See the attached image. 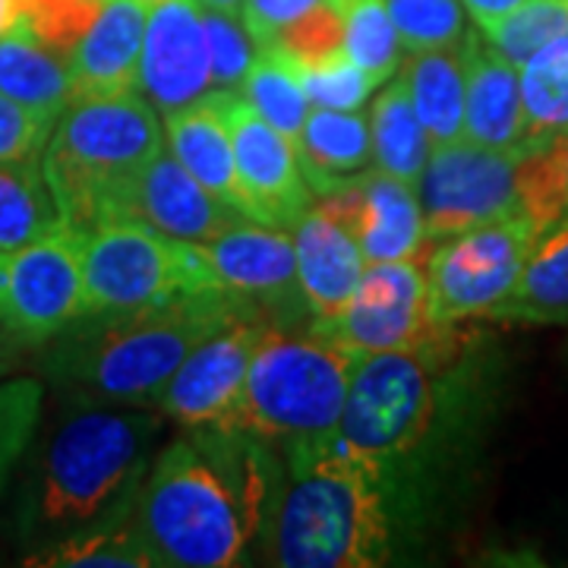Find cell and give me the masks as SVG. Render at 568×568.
Returning <instances> with one entry per match:
<instances>
[{
	"instance_id": "obj_1",
	"label": "cell",
	"mask_w": 568,
	"mask_h": 568,
	"mask_svg": "<svg viewBox=\"0 0 568 568\" xmlns=\"http://www.w3.org/2000/svg\"><path fill=\"white\" fill-rule=\"evenodd\" d=\"M265 446L246 429L193 426L164 448L142 480L133 515L155 566L244 562L278 499Z\"/></svg>"
},
{
	"instance_id": "obj_2",
	"label": "cell",
	"mask_w": 568,
	"mask_h": 568,
	"mask_svg": "<svg viewBox=\"0 0 568 568\" xmlns=\"http://www.w3.org/2000/svg\"><path fill=\"white\" fill-rule=\"evenodd\" d=\"M260 310L241 294L209 287L123 313L80 316L48 342L44 369L80 402L152 405L205 338Z\"/></svg>"
},
{
	"instance_id": "obj_3",
	"label": "cell",
	"mask_w": 568,
	"mask_h": 568,
	"mask_svg": "<svg viewBox=\"0 0 568 568\" xmlns=\"http://www.w3.org/2000/svg\"><path fill=\"white\" fill-rule=\"evenodd\" d=\"M164 414L80 402L44 436L20 496V534L54 544L114 518L136 487Z\"/></svg>"
},
{
	"instance_id": "obj_4",
	"label": "cell",
	"mask_w": 568,
	"mask_h": 568,
	"mask_svg": "<svg viewBox=\"0 0 568 568\" xmlns=\"http://www.w3.org/2000/svg\"><path fill=\"white\" fill-rule=\"evenodd\" d=\"M272 562L284 568H373L388 562L383 462L342 436L291 452V484L272 508Z\"/></svg>"
},
{
	"instance_id": "obj_5",
	"label": "cell",
	"mask_w": 568,
	"mask_h": 568,
	"mask_svg": "<svg viewBox=\"0 0 568 568\" xmlns=\"http://www.w3.org/2000/svg\"><path fill=\"white\" fill-rule=\"evenodd\" d=\"M162 149L159 111L140 89L73 95L41 152L61 222L85 234L118 215L123 190Z\"/></svg>"
},
{
	"instance_id": "obj_6",
	"label": "cell",
	"mask_w": 568,
	"mask_h": 568,
	"mask_svg": "<svg viewBox=\"0 0 568 568\" xmlns=\"http://www.w3.org/2000/svg\"><path fill=\"white\" fill-rule=\"evenodd\" d=\"M354 357L316 332L287 335L268 323L250 361L237 429L291 452L338 436Z\"/></svg>"
},
{
	"instance_id": "obj_7",
	"label": "cell",
	"mask_w": 568,
	"mask_h": 568,
	"mask_svg": "<svg viewBox=\"0 0 568 568\" xmlns=\"http://www.w3.org/2000/svg\"><path fill=\"white\" fill-rule=\"evenodd\" d=\"M458 325L426 347L357 354L347 379L338 436L376 462L407 455L424 443L436 420V376L458 357Z\"/></svg>"
},
{
	"instance_id": "obj_8",
	"label": "cell",
	"mask_w": 568,
	"mask_h": 568,
	"mask_svg": "<svg viewBox=\"0 0 568 568\" xmlns=\"http://www.w3.org/2000/svg\"><path fill=\"white\" fill-rule=\"evenodd\" d=\"M82 316L123 313L222 287L203 246L168 237L152 224L111 215L82 234Z\"/></svg>"
},
{
	"instance_id": "obj_9",
	"label": "cell",
	"mask_w": 568,
	"mask_h": 568,
	"mask_svg": "<svg viewBox=\"0 0 568 568\" xmlns=\"http://www.w3.org/2000/svg\"><path fill=\"white\" fill-rule=\"evenodd\" d=\"M537 234L530 219L515 212L429 246L424 265L433 323L487 320L521 278Z\"/></svg>"
},
{
	"instance_id": "obj_10",
	"label": "cell",
	"mask_w": 568,
	"mask_h": 568,
	"mask_svg": "<svg viewBox=\"0 0 568 568\" xmlns=\"http://www.w3.org/2000/svg\"><path fill=\"white\" fill-rule=\"evenodd\" d=\"M528 152V149H525ZM521 149H487L470 140L436 145L414 183L429 244L518 212L515 174Z\"/></svg>"
},
{
	"instance_id": "obj_11",
	"label": "cell",
	"mask_w": 568,
	"mask_h": 568,
	"mask_svg": "<svg viewBox=\"0 0 568 568\" xmlns=\"http://www.w3.org/2000/svg\"><path fill=\"white\" fill-rule=\"evenodd\" d=\"M82 234L67 224L0 256V323L26 351L82 316Z\"/></svg>"
},
{
	"instance_id": "obj_12",
	"label": "cell",
	"mask_w": 568,
	"mask_h": 568,
	"mask_svg": "<svg viewBox=\"0 0 568 568\" xmlns=\"http://www.w3.org/2000/svg\"><path fill=\"white\" fill-rule=\"evenodd\" d=\"M426 260L366 265L345 310L313 332L351 354L410 351L433 345L448 325H436L426 301Z\"/></svg>"
},
{
	"instance_id": "obj_13",
	"label": "cell",
	"mask_w": 568,
	"mask_h": 568,
	"mask_svg": "<svg viewBox=\"0 0 568 568\" xmlns=\"http://www.w3.org/2000/svg\"><path fill=\"white\" fill-rule=\"evenodd\" d=\"M268 323H272L268 313L260 310L205 338L178 366V373L168 379V386L159 392L152 407H159L168 420L181 424L183 429L193 426L237 429L250 361Z\"/></svg>"
},
{
	"instance_id": "obj_14",
	"label": "cell",
	"mask_w": 568,
	"mask_h": 568,
	"mask_svg": "<svg viewBox=\"0 0 568 568\" xmlns=\"http://www.w3.org/2000/svg\"><path fill=\"white\" fill-rule=\"evenodd\" d=\"M222 111L244 215L265 227H294L313 205V190L301 174L291 140L265 121L241 92H222Z\"/></svg>"
},
{
	"instance_id": "obj_15",
	"label": "cell",
	"mask_w": 568,
	"mask_h": 568,
	"mask_svg": "<svg viewBox=\"0 0 568 568\" xmlns=\"http://www.w3.org/2000/svg\"><path fill=\"white\" fill-rule=\"evenodd\" d=\"M316 209L354 237L366 265L426 260L429 241L414 186L386 171H361L345 186L316 196Z\"/></svg>"
},
{
	"instance_id": "obj_16",
	"label": "cell",
	"mask_w": 568,
	"mask_h": 568,
	"mask_svg": "<svg viewBox=\"0 0 568 568\" xmlns=\"http://www.w3.org/2000/svg\"><path fill=\"white\" fill-rule=\"evenodd\" d=\"M136 89L162 118L215 92L203 7L196 0L149 3Z\"/></svg>"
},
{
	"instance_id": "obj_17",
	"label": "cell",
	"mask_w": 568,
	"mask_h": 568,
	"mask_svg": "<svg viewBox=\"0 0 568 568\" xmlns=\"http://www.w3.org/2000/svg\"><path fill=\"white\" fill-rule=\"evenodd\" d=\"M118 215L140 219L168 237L190 241V244H205L241 222H250L237 209L215 200L203 183L178 162V155L164 149L123 190Z\"/></svg>"
},
{
	"instance_id": "obj_18",
	"label": "cell",
	"mask_w": 568,
	"mask_h": 568,
	"mask_svg": "<svg viewBox=\"0 0 568 568\" xmlns=\"http://www.w3.org/2000/svg\"><path fill=\"white\" fill-rule=\"evenodd\" d=\"M200 246L224 291L241 294L263 310L304 301L297 284L294 241L278 227L241 222Z\"/></svg>"
},
{
	"instance_id": "obj_19",
	"label": "cell",
	"mask_w": 568,
	"mask_h": 568,
	"mask_svg": "<svg viewBox=\"0 0 568 568\" xmlns=\"http://www.w3.org/2000/svg\"><path fill=\"white\" fill-rule=\"evenodd\" d=\"M465 140L487 149H528L521 73L480 32L465 41Z\"/></svg>"
},
{
	"instance_id": "obj_20",
	"label": "cell",
	"mask_w": 568,
	"mask_h": 568,
	"mask_svg": "<svg viewBox=\"0 0 568 568\" xmlns=\"http://www.w3.org/2000/svg\"><path fill=\"white\" fill-rule=\"evenodd\" d=\"M149 3L102 0L95 17L67 51L77 95L82 92H130L136 89Z\"/></svg>"
},
{
	"instance_id": "obj_21",
	"label": "cell",
	"mask_w": 568,
	"mask_h": 568,
	"mask_svg": "<svg viewBox=\"0 0 568 568\" xmlns=\"http://www.w3.org/2000/svg\"><path fill=\"white\" fill-rule=\"evenodd\" d=\"M291 241L297 256L301 297L313 313V323L338 316L366 268L354 237L323 209L310 205V212L294 224Z\"/></svg>"
},
{
	"instance_id": "obj_22",
	"label": "cell",
	"mask_w": 568,
	"mask_h": 568,
	"mask_svg": "<svg viewBox=\"0 0 568 568\" xmlns=\"http://www.w3.org/2000/svg\"><path fill=\"white\" fill-rule=\"evenodd\" d=\"M0 95L51 121H58L77 95L67 54L20 17L0 36Z\"/></svg>"
},
{
	"instance_id": "obj_23",
	"label": "cell",
	"mask_w": 568,
	"mask_h": 568,
	"mask_svg": "<svg viewBox=\"0 0 568 568\" xmlns=\"http://www.w3.org/2000/svg\"><path fill=\"white\" fill-rule=\"evenodd\" d=\"M164 130H168V142L178 162L203 183L215 200H222L224 205L244 215V200H241L237 171H234V149H231V133H227L222 111V92H212L200 102L164 114Z\"/></svg>"
},
{
	"instance_id": "obj_24",
	"label": "cell",
	"mask_w": 568,
	"mask_h": 568,
	"mask_svg": "<svg viewBox=\"0 0 568 568\" xmlns=\"http://www.w3.org/2000/svg\"><path fill=\"white\" fill-rule=\"evenodd\" d=\"M291 145L313 196H325L345 186L373 162L369 121L361 118V111L310 108L304 126Z\"/></svg>"
},
{
	"instance_id": "obj_25",
	"label": "cell",
	"mask_w": 568,
	"mask_h": 568,
	"mask_svg": "<svg viewBox=\"0 0 568 568\" xmlns=\"http://www.w3.org/2000/svg\"><path fill=\"white\" fill-rule=\"evenodd\" d=\"M398 77L410 104L436 145L465 140V48H433L405 54Z\"/></svg>"
},
{
	"instance_id": "obj_26",
	"label": "cell",
	"mask_w": 568,
	"mask_h": 568,
	"mask_svg": "<svg viewBox=\"0 0 568 568\" xmlns=\"http://www.w3.org/2000/svg\"><path fill=\"white\" fill-rule=\"evenodd\" d=\"M487 320L521 325L568 323V219L537 234L521 278Z\"/></svg>"
},
{
	"instance_id": "obj_27",
	"label": "cell",
	"mask_w": 568,
	"mask_h": 568,
	"mask_svg": "<svg viewBox=\"0 0 568 568\" xmlns=\"http://www.w3.org/2000/svg\"><path fill=\"white\" fill-rule=\"evenodd\" d=\"M369 140H373V162L379 171L410 186L420 181L433 155V142L410 104L402 77L386 80V89L369 108Z\"/></svg>"
},
{
	"instance_id": "obj_28",
	"label": "cell",
	"mask_w": 568,
	"mask_h": 568,
	"mask_svg": "<svg viewBox=\"0 0 568 568\" xmlns=\"http://www.w3.org/2000/svg\"><path fill=\"white\" fill-rule=\"evenodd\" d=\"M61 224L39 159L0 162V256L17 253Z\"/></svg>"
},
{
	"instance_id": "obj_29",
	"label": "cell",
	"mask_w": 568,
	"mask_h": 568,
	"mask_svg": "<svg viewBox=\"0 0 568 568\" xmlns=\"http://www.w3.org/2000/svg\"><path fill=\"white\" fill-rule=\"evenodd\" d=\"M518 73L528 149L568 133V36L540 48Z\"/></svg>"
},
{
	"instance_id": "obj_30",
	"label": "cell",
	"mask_w": 568,
	"mask_h": 568,
	"mask_svg": "<svg viewBox=\"0 0 568 568\" xmlns=\"http://www.w3.org/2000/svg\"><path fill=\"white\" fill-rule=\"evenodd\" d=\"M26 566H41V568H70V566H108V568H152L155 566V556L152 549L145 547V540L140 537V530L133 525H123L114 518L95 525V528L73 534V537H63L54 540L48 547L36 549Z\"/></svg>"
},
{
	"instance_id": "obj_31",
	"label": "cell",
	"mask_w": 568,
	"mask_h": 568,
	"mask_svg": "<svg viewBox=\"0 0 568 568\" xmlns=\"http://www.w3.org/2000/svg\"><path fill=\"white\" fill-rule=\"evenodd\" d=\"M335 7L342 17V51L373 85L392 80L402 70L405 48L392 26L386 0H335Z\"/></svg>"
},
{
	"instance_id": "obj_32",
	"label": "cell",
	"mask_w": 568,
	"mask_h": 568,
	"mask_svg": "<svg viewBox=\"0 0 568 568\" xmlns=\"http://www.w3.org/2000/svg\"><path fill=\"white\" fill-rule=\"evenodd\" d=\"M237 92L291 142L297 140L306 114L313 108L291 61L278 51H260Z\"/></svg>"
},
{
	"instance_id": "obj_33",
	"label": "cell",
	"mask_w": 568,
	"mask_h": 568,
	"mask_svg": "<svg viewBox=\"0 0 568 568\" xmlns=\"http://www.w3.org/2000/svg\"><path fill=\"white\" fill-rule=\"evenodd\" d=\"M477 32L521 70L549 41L568 36V0H525L518 10Z\"/></svg>"
},
{
	"instance_id": "obj_34",
	"label": "cell",
	"mask_w": 568,
	"mask_h": 568,
	"mask_svg": "<svg viewBox=\"0 0 568 568\" xmlns=\"http://www.w3.org/2000/svg\"><path fill=\"white\" fill-rule=\"evenodd\" d=\"M386 7L405 54L455 48L470 32L462 0H386Z\"/></svg>"
},
{
	"instance_id": "obj_35",
	"label": "cell",
	"mask_w": 568,
	"mask_h": 568,
	"mask_svg": "<svg viewBox=\"0 0 568 568\" xmlns=\"http://www.w3.org/2000/svg\"><path fill=\"white\" fill-rule=\"evenodd\" d=\"M41 402H44L41 379L20 376L0 383V493L39 433Z\"/></svg>"
},
{
	"instance_id": "obj_36",
	"label": "cell",
	"mask_w": 568,
	"mask_h": 568,
	"mask_svg": "<svg viewBox=\"0 0 568 568\" xmlns=\"http://www.w3.org/2000/svg\"><path fill=\"white\" fill-rule=\"evenodd\" d=\"M294 73L304 85L306 99L313 108H328V111H361L369 95H373V80L366 77L357 63L347 58L345 51L323 58L313 63H294Z\"/></svg>"
},
{
	"instance_id": "obj_37",
	"label": "cell",
	"mask_w": 568,
	"mask_h": 568,
	"mask_svg": "<svg viewBox=\"0 0 568 568\" xmlns=\"http://www.w3.org/2000/svg\"><path fill=\"white\" fill-rule=\"evenodd\" d=\"M205 41H209V67L215 92H237L244 85L246 70L253 67L260 48L250 39L244 20L237 13L203 10Z\"/></svg>"
},
{
	"instance_id": "obj_38",
	"label": "cell",
	"mask_w": 568,
	"mask_h": 568,
	"mask_svg": "<svg viewBox=\"0 0 568 568\" xmlns=\"http://www.w3.org/2000/svg\"><path fill=\"white\" fill-rule=\"evenodd\" d=\"M51 130H54L51 118L0 95V162L39 159Z\"/></svg>"
},
{
	"instance_id": "obj_39",
	"label": "cell",
	"mask_w": 568,
	"mask_h": 568,
	"mask_svg": "<svg viewBox=\"0 0 568 568\" xmlns=\"http://www.w3.org/2000/svg\"><path fill=\"white\" fill-rule=\"evenodd\" d=\"M325 0H244L241 20H244L250 39L256 41L260 51H268L282 32L294 22H301L306 13H313Z\"/></svg>"
},
{
	"instance_id": "obj_40",
	"label": "cell",
	"mask_w": 568,
	"mask_h": 568,
	"mask_svg": "<svg viewBox=\"0 0 568 568\" xmlns=\"http://www.w3.org/2000/svg\"><path fill=\"white\" fill-rule=\"evenodd\" d=\"M525 0H462L465 13L474 20L477 29H487L493 22H499L503 17H508L511 10H518Z\"/></svg>"
},
{
	"instance_id": "obj_41",
	"label": "cell",
	"mask_w": 568,
	"mask_h": 568,
	"mask_svg": "<svg viewBox=\"0 0 568 568\" xmlns=\"http://www.w3.org/2000/svg\"><path fill=\"white\" fill-rule=\"evenodd\" d=\"M22 351H26V347L13 338V332L0 323V379H3V376H10V373L20 366Z\"/></svg>"
},
{
	"instance_id": "obj_42",
	"label": "cell",
	"mask_w": 568,
	"mask_h": 568,
	"mask_svg": "<svg viewBox=\"0 0 568 568\" xmlns=\"http://www.w3.org/2000/svg\"><path fill=\"white\" fill-rule=\"evenodd\" d=\"M556 149H559V171H562V190H566V215H568V133L556 136Z\"/></svg>"
},
{
	"instance_id": "obj_43",
	"label": "cell",
	"mask_w": 568,
	"mask_h": 568,
	"mask_svg": "<svg viewBox=\"0 0 568 568\" xmlns=\"http://www.w3.org/2000/svg\"><path fill=\"white\" fill-rule=\"evenodd\" d=\"M203 10H222V13H237L241 17V7L244 0H196Z\"/></svg>"
},
{
	"instance_id": "obj_44",
	"label": "cell",
	"mask_w": 568,
	"mask_h": 568,
	"mask_svg": "<svg viewBox=\"0 0 568 568\" xmlns=\"http://www.w3.org/2000/svg\"><path fill=\"white\" fill-rule=\"evenodd\" d=\"M17 20V0H0V36Z\"/></svg>"
},
{
	"instance_id": "obj_45",
	"label": "cell",
	"mask_w": 568,
	"mask_h": 568,
	"mask_svg": "<svg viewBox=\"0 0 568 568\" xmlns=\"http://www.w3.org/2000/svg\"><path fill=\"white\" fill-rule=\"evenodd\" d=\"M145 3H159V0H145Z\"/></svg>"
}]
</instances>
